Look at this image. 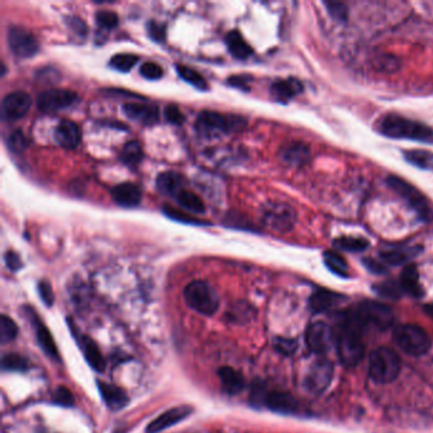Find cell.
<instances>
[{
	"mask_svg": "<svg viewBox=\"0 0 433 433\" xmlns=\"http://www.w3.org/2000/svg\"><path fill=\"white\" fill-rule=\"evenodd\" d=\"M338 331L334 334V342L340 362L348 367L356 366L364 357L365 347L362 332L365 326L361 323L356 312L342 314Z\"/></svg>",
	"mask_w": 433,
	"mask_h": 433,
	"instance_id": "obj_1",
	"label": "cell"
},
{
	"mask_svg": "<svg viewBox=\"0 0 433 433\" xmlns=\"http://www.w3.org/2000/svg\"><path fill=\"white\" fill-rule=\"evenodd\" d=\"M375 128L390 139L418 141L433 144V128L420 121L411 120L398 114H387L376 121Z\"/></svg>",
	"mask_w": 433,
	"mask_h": 433,
	"instance_id": "obj_2",
	"label": "cell"
},
{
	"mask_svg": "<svg viewBox=\"0 0 433 433\" xmlns=\"http://www.w3.org/2000/svg\"><path fill=\"white\" fill-rule=\"evenodd\" d=\"M246 126V120L238 116H227L220 112L204 111L196 120V131L202 138L215 139L227 133L241 130Z\"/></svg>",
	"mask_w": 433,
	"mask_h": 433,
	"instance_id": "obj_3",
	"label": "cell"
},
{
	"mask_svg": "<svg viewBox=\"0 0 433 433\" xmlns=\"http://www.w3.org/2000/svg\"><path fill=\"white\" fill-rule=\"evenodd\" d=\"M387 185L407 204L409 208L415 213L420 220L429 222L433 219V211L429 201L417 187L409 183L399 175H389Z\"/></svg>",
	"mask_w": 433,
	"mask_h": 433,
	"instance_id": "obj_4",
	"label": "cell"
},
{
	"mask_svg": "<svg viewBox=\"0 0 433 433\" xmlns=\"http://www.w3.org/2000/svg\"><path fill=\"white\" fill-rule=\"evenodd\" d=\"M400 373V359L393 349L387 347L376 348L370 356L368 373L371 379L380 384L392 382Z\"/></svg>",
	"mask_w": 433,
	"mask_h": 433,
	"instance_id": "obj_5",
	"label": "cell"
},
{
	"mask_svg": "<svg viewBox=\"0 0 433 433\" xmlns=\"http://www.w3.org/2000/svg\"><path fill=\"white\" fill-rule=\"evenodd\" d=\"M183 296L187 305L202 315H213L219 309V298L205 281H194L187 285Z\"/></svg>",
	"mask_w": 433,
	"mask_h": 433,
	"instance_id": "obj_6",
	"label": "cell"
},
{
	"mask_svg": "<svg viewBox=\"0 0 433 433\" xmlns=\"http://www.w3.org/2000/svg\"><path fill=\"white\" fill-rule=\"evenodd\" d=\"M395 343L401 351L412 356H422L431 348V338L423 328L414 324H404L394 332Z\"/></svg>",
	"mask_w": 433,
	"mask_h": 433,
	"instance_id": "obj_7",
	"label": "cell"
},
{
	"mask_svg": "<svg viewBox=\"0 0 433 433\" xmlns=\"http://www.w3.org/2000/svg\"><path fill=\"white\" fill-rule=\"evenodd\" d=\"M262 222L277 233H288L296 222V213L293 207L282 202H271L262 207Z\"/></svg>",
	"mask_w": 433,
	"mask_h": 433,
	"instance_id": "obj_8",
	"label": "cell"
},
{
	"mask_svg": "<svg viewBox=\"0 0 433 433\" xmlns=\"http://www.w3.org/2000/svg\"><path fill=\"white\" fill-rule=\"evenodd\" d=\"M354 312L365 328L367 326H373L379 329H387L393 324V312L382 302L364 301Z\"/></svg>",
	"mask_w": 433,
	"mask_h": 433,
	"instance_id": "obj_9",
	"label": "cell"
},
{
	"mask_svg": "<svg viewBox=\"0 0 433 433\" xmlns=\"http://www.w3.org/2000/svg\"><path fill=\"white\" fill-rule=\"evenodd\" d=\"M7 41L12 53L20 59H29L40 50L39 41L34 34L23 27H9Z\"/></svg>",
	"mask_w": 433,
	"mask_h": 433,
	"instance_id": "obj_10",
	"label": "cell"
},
{
	"mask_svg": "<svg viewBox=\"0 0 433 433\" xmlns=\"http://www.w3.org/2000/svg\"><path fill=\"white\" fill-rule=\"evenodd\" d=\"M79 97L67 89H50L37 95V107L42 112L53 114L78 103Z\"/></svg>",
	"mask_w": 433,
	"mask_h": 433,
	"instance_id": "obj_11",
	"label": "cell"
},
{
	"mask_svg": "<svg viewBox=\"0 0 433 433\" xmlns=\"http://www.w3.org/2000/svg\"><path fill=\"white\" fill-rule=\"evenodd\" d=\"M333 378V366L327 360H318L309 368L305 378V387L312 394L323 393Z\"/></svg>",
	"mask_w": 433,
	"mask_h": 433,
	"instance_id": "obj_12",
	"label": "cell"
},
{
	"mask_svg": "<svg viewBox=\"0 0 433 433\" xmlns=\"http://www.w3.org/2000/svg\"><path fill=\"white\" fill-rule=\"evenodd\" d=\"M423 251L420 246L411 244H389L379 253V260L385 266H401L409 263Z\"/></svg>",
	"mask_w": 433,
	"mask_h": 433,
	"instance_id": "obj_13",
	"label": "cell"
},
{
	"mask_svg": "<svg viewBox=\"0 0 433 433\" xmlns=\"http://www.w3.org/2000/svg\"><path fill=\"white\" fill-rule=\"evenodd\" d=\"M32 106V98L26 92H12L7 94L1 102L3 119L7 121L20 120Z\"/></svg>",
	"mask_w": 433,
	"mask_h": 433,
	"instance_id": "obj_14",
	"label": "cell"
},
{
	"mask_svg": "<svg viewBox=\"0 0 433 433\" xmlns=\"http://www.w3.org/2000/svg\"><path fill=\"white\" fill-rule=\"evenodd\" d=\"M307 345L314 354H326L333 345L334 334L331 327L323 323H313L307 331Z\"/></svg>",
	"mask_w": 433,
	"mask_h": 433,
	"instance_id": "obj_15",
	"label": "cell"
},
{
	"mask_svg": "<svg viewBox=\"0 0 433 433\" xmlns=\"http://www.w3.org/2000/svg\"><path fill=\"white\" fill-rule=\"evenodd\" d=\"M280 158L291 167H305L312 160V150L302 141H293L281 147Z\"/></svg>",
	"mask_w": 433,
	"mask_h": 433,
	"instance_id": "obj_16",
	"label": "cell"
},
{
	"mask_svg": "<svg viewBox=\"0 0 433 433\" xmlns=\"http://www.w3.org/2000/svg\"><path fill=\"white\" fill-rule=\"evenodd\" d=\"M122 111L130 120L136 121L145 126H152L159 121V108L153 105L130 102L122 106Z\"/></svg>",
	"mask_w": 433,
	"mask_h": 433,
	"instance_id": "obj_17",
	"label": "cell"
},
{
	"mask_svg": "<svg viewBox=\"0 0 433 433\" xmlns=\"http://www.w3.org/2000/svg\"><path fill=\"white\" fill-rule=\"evenodd\" d=\"M194 412V409L188 406H180V407L168 409L166 413L160 414L158 418H155L150 425L147 427V433H158L167 429L169 427L180 423V420H186Z\"/></svg>",
	"mask_w": 433,
	"mask_h": 433,
	"instance_id": "obj_18",
	"label": "cell"
},
{
	"mask_svg": "<svg viewBox=\"0 0 433 433\" xmlns=\"http://www.w3.org/2000/svg\"><path fill=\"white\" fill-rule=\"evenodd\" d=\"M29 314V319L32 320V326L34 328V333H36V338L37 342L40 345L42 351L53 360H60V356H59V351H58V347L56 343L53 340V334L50 333L48 328L39 319V317L34 314V309H28L27 310Z\"/></svg>",
	"mask_w": 433,
	"mask_h": 433,
	"instance_id": "obj_19",
	"label": "cell"
},
{
	"mask_svg": "<svg viewBox=\"0 0 433 433\" xmlns=\"http://www.w3.org/2000/svg\"><path fill=\"white\" fill-rule=\"evenodd\" d=\"M260 403L277 413H295L298 411V401L290 394L281 392L260 394Z\"/></svg>",
	"mask_w": 433,
	"mask_h": 433,
	"instance_id": "obj_20",
	"label": "cell"
},
{
	"mask_svg": "<svg viewBox=\"0 0 433 433\" xmlns=\"http://www.w3.org/2000/svg\"><path fill=\"white\" fill-rule=\"evenodd\" d=\"M302 92H304V84L300 80L295 79V78L276 80L271 86L272 97L281 103L290 102Z\"/></svg>",
	"mask_w": 433,
	"mask_h": 433,
	"instance_id": "obj_21",
	"label": "cell"
},
{
	"mask_svg": "<svg viewBox=\"0 0 433 433\" xmlns=\"http://www.w3.org/2000/svg\"><path fill=\"white\" fill-rule=\"evenodd\" d=\"M111 196L117 205L124 207L138 206L142 200L140 187L130 182L114 186L111 191Z\"/></svg>",
	"mask_w": 433,
	"mask_h": 433,
	"instance_id": "obj_22",
	"label": "cell"
},
{
	"mask_svg": "<svg viewBox=\"0 0 433 433\" xmlns=\"http://www.w3.org/2000/svg\"><path fill=\"white\" fill-rule=\"evenodd\" d=\"M55 139L61 147H67V149H75L79 147L80 141H81L79 126L73 121H61L58 127L55 128Z\"/></svg>",
	"mask_w": 433,
	"mask_h": 433,
	"instance_id": "obj_23",
	"label": "cell"
},
{
	"mask_svg": "<svg viewBox=\"0 0 433 433\" xmlns=\"http://www.w3.org/2000/svg\"><path fill=\"white\" fill-rule=\"evenodd\" d=\"M98 389H100V395L105 400L107 407L109 409L120 411L128 404V397L121 387H116L114 384L98 381Z\"/></svg>",
	"mask_w": 433,
	"mask_h": 433,
	"instance_id": "obj_24",
	"label": "cell"
},
{
	"mask_svg": "<svg viewBox=\"0 0 433 433\" xmlns=\"http://www.w3.org/2000/svg\"><path fill=\"white\" fill-rule=\"evenodd\" d=\"M156 188L160 194L175 199L185 189V180L175 172H163L156 177Z\"/></svg>",
	"mask_w": 433,
	"mask_h": 433,
	"instance_id": "obj_25",
	"label": "cell"
},
{
	"mask_svg": "<svg viewBox=\"0 0 433 433\" xmlns=\"http://www.w3.org/2000/svg\"><path fill=\"white\" fill-rule=\"evenodd\" d=\"M80 348L84 354V359L87 360L88 365L95 370L97 373H103L106 368V361L100 354V347L92 338L87 335L80 337Z\"/></svg>",
	"mask_w": 433,
	"mask_h": 433,
	"instance_id": "obj_26",
	"label": "cell"
},
{
	"mask_svg": "<svg viewBox=\"0 0 433 433\" xmlns=\"http://www.w3.org/2000/svg\"><path fill=\"white\" fill-rule=\"evenodd\" d=\"M399 285L403 293H408L413 298L423 296V288L420 282V274L413 263H409L403 268L399 277Z\"/></svg>",
	"mask_w": 433,
	"mask_h": 433,
	"instance_id": "obj_27",
	"label": "cell"
},
{
	"mask_svg": "<svg viewBox=\"0 0 433 433\" xmlns=\"http://www.w3.org/2000/svg\"><path fill=\"white\" fill-rule=\"evenodd\" d=\"M343 299H345V296L340 295V293L329 291L326 288H320L312 295L310 307L317 313H324V312L340 305Z\"/></svg>",
	"mask_w": 433,
	"mask_h": 433,
	"instance_id": "obj_28",
	"label": "cell"
},
{
	"mask_svg": "<svg viewBox=\"0 0 433 433\" xmlns=\"http://www.w3.org/2000/svg\"><path fill=\"white\" fill-rule=\"evenodd\" d=\"M218 375H219L221 385H222V389L225 390V393L235 395V394H239L244 389L243 375L233 367H220L219 371H218Z\"/></svg>",
	"mask_w": 433,
	"mask_h": 433,
	"instance_id": "obj_29",
	"label": "cell"
},
{
	"mask_svg": "<svg viewBox=\"0 0 433 433\" xmlns=\"http://www.w3.org/2000/svg\"><path fill=\"white\" fill-rule=\"evenodd\" d=\"M227 50L238 60H246L252 53L253 50L249 46L247 41L243 39V36L238 31H230L225 37Z\"/></svg>",
	"mask_w": 433,
	"mask_h": 433,
	"instance_id": "obj_30",
	"label": "cell"
},
{
	"mask_svg": "<svg viewBox=\"0 0 433 433\" xmlns=\"http://www.w3.org/2000/svg\"><path fill=\"white\" fill-rule=\"evenodd\" d=\"M175 200L180 204V207H183L189 213L201 215V213H205V211H206V206H205V204H204V201H202L200 196H197V194L191 192V191L183 189L175 197Z\"/></svg>",
	"mask_w": 433,
	"mask_h": 433,
	"instance_id": "obj_31",
	"label": "cell"
},
{
	"mask_svg": "<svg viewBox=\"0 0 433 433\" xmlns=\"http://www.w3.org/2000/svg\"><path fill=\"white\" fill-rule=\"evenodd\" d=\"M404 159L414 167L420 168L423 171H433V153L428 150L412 149L406 150L403 154Z\"/></svg>",
	"mask_w": 433,
	"mask_h": 433,
	"instance_id": "obj_32",
	"label": "cell"
},
{
	"mask_svg": "<svg viewBox=\"0 0 433 433\" xmlns=\"http://www.w3.org/2000/svg\"><path fill=\"white\" fill-rule=\"evenodd\" d=\"M334 247L343 252L361 253L370 247V241L362 237H340L333 241Z\"/></svg>",
	"mask_w": 433,
	"mask_h": 433,
	"instance_id": "obj_33",
	"label": "cell"
},
{
	"mask_svg": "<svg viewBox=\"0 0 433 433\" xmlns=\"http://www.w3.org/2000/svg\"><path fill=\"white\" fill-rule=\"evenodd\" d=\"M323 260L331 272L340 277H348V272H349L348 265L340 253L333 252V251H327L323 254Z\"/></svg>",
	"mask_w": 433,
	"mask_h": 433,
	"instance_id": "obj_34",
	"label": "cell"
},
{
	"mask_svg": "<svg viewBox=\"0 0 433 433\" xmlns=\"http://www.w3.org/2000/svg\"><path fill=\"white\" fill-rule=\"evenodd\" d=\"M144 158L142 147L138 141H128L125 144V147L121 152V159L130 167H135L140 163Z\"/></svg>",
	"mask_w": 433,
	"mask_h": 433,
	"instance_id": "obj_35",
	"label": "cell"
},
{
	"mask_svg": "<svg viewBox=\"0 0 433 433\" xmlns=\"http://www.w3.org/2000/svg\"><path fill=\"white\" fill-rule=\"evenodd\" d=\"M175 69H177V73H178L180 78L186 80L188 84L194 86V88H197L200 91H206L207 88H208L205 78L199 72H196L194 69H192V67H188L186 65H175Z\"/></svg>",
	"mask_w": 433,
	"mask_h": 433,
	"instance_id": "obj_36",
	"label": "cell"
},
{
	"mask_svg": "<svg viewBox=\"0 0 433 433\" xmlns=\"http://www.w3.org/2000/svg\"><path fill=\"white\" fill-rule=\"evenodd\" d=\"M138 61H139V58L136 55L119 53V55H114V58L109 60V65L121 73H128L136 65Z\"/></svg>",
	"mask_w": 433,
	"mask_h": 433,
	"instance_id": "obj_37",
	"label": "cell"
},
{
	"mask_svg": "<svg viewBox=\"0 0 433 433\" xmlns=\"http://www.w3.org/2000/svg\"><path fill=\"white\" fill-rule=\"evenodd\" d=\"M18 335V327L12 318L1 315L0 318V340L3 345L15 340Z\"/></svg>",
	"mask_w": 433,
	"mask_h": 433,
	"instance_id": "obj_38",
	"label": "cell"
},
{
	"mask_svg": "<svg viewBox=\"0 0 433 433\" xmlns=\"http://www.w3.org/2000/svg\"><path fill=\"white\" fill-rule=\"evenodd\" d=\"M161 211L163 213L168 216V218H171V219H173L175 221H180V222H183V224H194V225H210L207 221H202L200 219H197V218H194L192 215H188V213H182V211H178L177 208H174L172 206H164L161 208Z\"/></svg>",
	"mask_w": 433,
	"mask_h": 433,
	"instance_id": "obj_39",
	"label": "cell"
},
{
	"mask_svg": "<svg viewBox=\"0 0 433 433\" xmlns=\"http://www.w3.org/2000/svg\"><path fill=\"white\" fill-rule=\"evenodd\" d=\"M373 288L380 296L387 298V299H399L400 296L404 293L400 287L399 281H385L382 284L376 285Z\"/></svg>",
	"mask_w": 433,
	"mask_h": 433,
	"instance_id": "obj_40",
	"label": "cell"
},
{
	"mask_svg": "<svg viewBox=\"0 0 433 433\" xmlns=\"http://www.w3.org/2000/svg\"><path fill=\"white\" fill-rule=\"evenodd\" d=\"M1 367L7 371H26L28 368V361L20 354H8L1 360Z\"/></svg>",
	"mask_w": 433,
	"mask_h": 433,
	"instance_id": "obj_41",
	"label": "cell"
},
{
	"mask_svg": "<svg viewBox=\"0 0 433 433\" xmlns=\"http://www.w3.org/2000/svg\"><path fill=\"white\" fill-rule=\"evenodd\" d=\"M8 147L13 152L14 154L23 153L26 150L29 141L27 139L26 135L22 133L20 130H14L13 133H9L7 140Z\"/></svg>",
	"mask_w": 433,
	"mask_h": 433,
	"instance_id": "obj_42",
	"label": "cell"
},
{
	"mask_svg": "<svg viewBox=\"0 0 433 433\" xmlns=\"http://www.w3.org/2000/svg\"><path fill=\"white\" fill-rule=\"evenodd\" d=\"M95 22L102 29H114L119 26V17L112 11H100L95 14Z\"/></svg>",
	"mask_w": 433,
	"mask_h": 433,
	"instance_id": "obj_43",
	"label": "cell"
},
{
	"mask_svg": "<svg viewBox=\"0 0 433 433\" xmlns=\"http://www.w3.org/2000/svg\"><path fill=\"white\" fill-rule=\"evenodd\" d=\"M324 6L327 8L328 13L334 20L346 22L348 18V8L345 3L329 1V3H324Z\"/></svg>",
	"mask_w": 433,
	"mask_h": 433,
	"instance_id": "obj_44",
	"label": "cell"
},
{
	"mask_svg": "<svg viewBox=\"0 0 433 433\" xmlns=\"http://www.w3.org/2000/svg\"><path fill=\"white\" fill-rule=\"evenodd\" d=\"M53 401L61 407H73L75 399L67 387H59L53 393Z\"/></svg>",
	"mask_w": 433,
	"mask_h": 433,
	"instance_id": "obj_45",
	"label": "cell"
},
{
	"mask_svg": "<svg viewBox=\"0 0 433 433\" xmlns=\"http://www.w3.org/2000/svg\"><path fill=\"white\" fill-rule=\"evenodd\" d=\"M140 74L147 80H158L163 76V69L156 62L147 61L140 67Z\"/></svg>",
	"mask_w": 433,
	"mask_h": 433,
	"instance_id": "obj_46",
	"label": "cell"
},
{
	"mask_svg": "<svg viewBox=\"0 0 433 433\" xmlns=\"http://www.w3.org/2000/svg\"><path fill=\"white\" fill-rule=\"evenodd\" d=\"M164 117L169 124H173V125H182L185 122V116L182 114L180 108L175 105H168L164 108Z\"/></svg>",
	"mask_w": 433,
	"mask_h": 433,
	"instance_id": "obj_47",
	"label": "cell"
},
{
	"mask_svg": "<svg viewBox=\"0 0 433 433\" xmlns=\"http://www.w3.org/2000/svg\"><path fill=\"white\" fill-rule=\"evenodd\" d=\"M39 293H40L41 299L45 302L46 307H53L55 295H53L51 285L47 281L39 282Z\"/></svg>",
	"mask_w": 433,
	"mask_h": 433,
	"instance_id": "obj_48",
	"label": "cell"
},
{
	"mask_svg": "<svg viewBox=\"0 0 433 433\" xmlns=\"http://www.w3.org/2000/svg\"><path fill=\"white\" fill-rule=\"evenodd\" d=\"M274 347L281 354H293L298 347V343L296 340H288V338H276Z\"/></svg>",
	"mask_w": 433,
	"mask_h": 433,
	"instance_id": "obj_49",
	"label": "cell"
},
{
	"mask_svg": "<svg viewBox=\"0 0 433 433\" xmlns=\"http://www.w3.org/2000/svg\"><path fill=\"white\" fill-rule=\"evenodd\" d=\"M147 32L149 36L156 41V42H163L166 40V27L163 25H159L156 22H150L147 26Z\"/></svg>",
	"mask_w": 433,
	"mask_h": 433,
	"instance_id": "obj_50",
	"label": "cell"
},
{
	"mask_svg": "<svg viewBox=\"0 0 433 433\" xmlns=\"http://www.w3.org/2000/svg\"><path fill=\"white\" fill-rule=\"evenodd\" d=\"M364 266L366 267L367 269L373 274H385L387 271V266L380 260H375V258H365Z\"/></svg>",
	"mask_w": 433,
	"mask_h": 433,
	"instance_id": "obj_51",
	"label": "cell"
},
{
	"mask_svg": "<svg viewBox=\"0 0 433 433\" xmlns=\"http://www.w3.org/2000/svg\"><path fill=\"white\" fill-rule=\"evenodd\" d=\"M4 260H6V265H7L8 268L11 269V271H18L20 267H22V260H20V255L13 252V251H9L6 253V257H4Z\"/></svg>",
	"mask_w": 433,
	"mask_h": 433,
	"instance_id": "obj_52",
	"label": "cell"
},
{
	"mask_svg": "<svg viewBox=\"0 0 433 433\" xmlns=\"http://www.w3.org/2000/svg\"><path fill=\"white\" fill-rule=\"evenodd\" d=\"M227 83L230 84V86H233L235 88H240V89H243V91H248L249 89V83H251V78L247 76V75H234V76H230L229 79H227Z\"/></svg>",
	"mask_w": 433,
	"mask_h": 433,
	"instance_id": "obj_53",
	"label": "cell"
},
{
	"mask_svg": "<svg viewBox=\"0 0 433 433\" xmlns=\"http://www.w3.org/2000/svg\"><path fill=\"white\" fill-rule=\"evenodd\" d=\"M67 25L70 26L75 34H78L79 36L87 34V25L84 23V20L76 18V17H72L67 20Z\"/></svg>",
	"mask_w": 433,
	"mask_h": 433,
	"instance_id": "obj_54",
	"label": "cell"
},
{
	"mask_svg": "<svg viewBox=\"0 0 433 433\" xmlns=\"http://www.w3.org/2000/svg\"><path fill=\"white\" fill-rule=\"evenodd\" d=\"M425 312H426L429 317H432L433 318V304H428V305H426V307H425Z\"/></svg>",
	"mask_w": 433,
	"mask_h": 433,
	"instance_id": "obj_55",
	"label": "cell"
}]
</instances>
